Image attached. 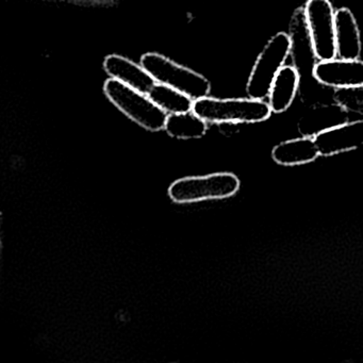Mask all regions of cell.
<instances>
[{
    "label": "cell",
    "mask_w": 363,
    "mask_h": 363,
    "mask_svg": "<svg viewBox=\"0 0 363 363\" xmlns=\"http://www.w3.org/2000/svg\"><path fill=\"white\" fill-rule=\"evenodd\" d=\"M192 111L212 124H254L269 118L272 112L269 103L263 99H214L207 96L194 101Z\"/></svg>",
    "instance_id": "1"
},
{
    "label": "cell",
    "mask_w": 363,
    "mask_h": 363,
    "mask_svg": "<svg viewBox=\"0 0 363 363\" xmlns=\"http://www.w3.org/2000/svg\"><path fill=\"white\" fill-rule=\"evenodd\" d=\"M106 96L125 116L150 131L164 129L167 114L146 93L110 78L104 86Z\"/></svg>",
    "instance_id": "2"
},
{
    "label": "cell",
    "mask_w": 363,
    "mask_h": 363,
    "mask_svg": "<svg viewBox=\"0 0 363 363\" xmlns=\"http://www.w3.org/2000/svg\"><path fill=\"white\" fill-rule=\"evenodd\" d=\"M141 65L155 82L176 89L193 101L209 96L211 84L207 78L162 55L148 52L142 57Z\"/></svg>",
    "instance_id": "3"
},
{
    "label": "cell",
    "mask_w": 363,
    "mask_h": 363,
    "mask_svg": "<svg viewBox=\"0 0 363 363\" xmlns=\"http://www.w3.org/2000/svg\"><path fill=\"white\" fill-rule=\"evenodd\" d=\"M290 54V35L279 33L271 38L259 55L250 72L246 84L248 97L263 101L269 97L274 79L286 65V60Z\"/></svg>",
    "instance_id": "4"
},
{
    "label": "cell",
    "mask_w": 363,
    "mask_h": 363,
    "mask_svg": "<svg viewBox=\"0 0 363 363\" xmlns=\"http://www.w3.org/2000/svg\"><path fill=\"white\" fill-rule=\"evenodd\" d=\"M240 180L230 173H218L205 177H190L177 180L169 189L175 203H186L207 199H224L239 191Z\"/></svg>",
    "instance_id": "5"
},
{
    "label": "cell",
    "mask_w": 363,
    "mask_h": 363,
    "mask_svg": "<svg viewBox=\"0 0 363 363\" xmlns=\"http://www.w3.org/2000/svg\"><path fill=\"white\" fill-rule=\"evenodd\" d=\"M306 21L318 61L337 58L335 11L329 0H308Z\"/></svg>",
    "instance_id": "6"
},
{
    "label": "cell",
    "mask_w": 363,
    "mask_h": 363,
    "mask_svg": "<svg viewBox=\"0 0 363 363\" xmlns=\"http://www.w3.org/2000/svg\"><path fill=\"white\" fill-rule=\"evenodd\" d=\"M312 75L328 88L345 89L363 84V61L333 58L318 61Z\"/></svg>",
    "instance_id": "7"
},
{
    "label": "cell",
    "mask_w": 363,
    "mask_h": 363,
    "mask_svg": "<svg viewBox=\"0 0 363 363\" xmlns=\"http://www.w3.org/2000/svg\"><path fill=\"white\" fill-rule=\"evenodd\" d=\"M320 156L330 157L363 146V121L345 122L314 137Z\"/></svg>",
    "instance_id": "8"
},
{
    "label": "cell",
    "mask_w": 363,
    "mask_h": 363,
    "mask_svg": "<svg viewBox=\"0 0 363 363\" xmlns=\"http://www.w3.org/2000/svg\"><path fill=\"white\" fill-rule=\"evenodd\" d=\"M291 54L293 63L299 74L311 73L318 62L314 52L311 35L308 29L305 11L298 9L292 16L290 24Z\"/></svg>",
    "instance_id": "9"
},
{
    "label": "cell",
    "mask_w": 363,
    "mask_h": 363,
    "mask_svg": "<svg viewBox=\"0 0 363 363\" xmlns=\"http://www.w3.org/2000/svg\"><path fill=\"white\" fill-rule=\"evenodd\" d=\"M347 113L335 101L331 104H316L299 120V133L303 137L314 138L328 129L347 122Z\"/></svg>",
    "instance_id": "10"
},
{
    "label": "cell",
    "mask_w": 363,
    "mask_h": 363,
    "mask_svg": "<svg viewBox=\"0 0 363 363\" xmlns=\"http://www.w3.org/2000/svg\"><path fill=\"white\" fill-rule=\"evenodd\" d=\"M104 67L110 78L118 80L122 84L146 94L156 84L154 78L144 69L143 65H137L130 59L125 58L120 55L108 56L104 61Z\"/></svg>",
    "instance_id": "11"
},
{
    "label": "cell",
    "mask_w": 363,
    "mask_h": 363,
    "mask_svg": "<svg viewBox=\"0 0 363 363\" xmlns=\"http://www.w3.org/2000/svg\"><path fill=\"white\" fill-rule=\"evenodd\" d=\"M335 46L337 58L360 59L362 52L360 30L354 14L347 8L335 11Z\"/></svg>",
    "instance_id": "12"
},
{
    "label": "cell",
    "mask_w": 363,
    "mask_h": 363,
    "mask_svg": "<svg viewBox=\"0 0 363 363\" xmlns=\"http://www.w3.org/2000/svg\"><path fill=\"white\" fill-rule=\"evenodd\" d=\"M301 80L296 67L284 65L280 69L269 93V105L273 113H282L291 107L301 86Z\"/></svg>",
    "instance_id": "13"
},
{
    "label": "cell",
    "mask_w": 363,
    "mask_h": 363,
    "mask_svg": "<svg viewBox=\"0 0 363 363\" xmlns=\"http://www.w3.org/2000/svg\"><path fill=\"white\" fill-rule=\"evenodd\" d=\"M320 156L314 138L301 137L288 140L276 145L272 152V158L276 163L284 167L308 164Z\"/></svg>",
    "instance_id": "14"
},
{
    "label": "cell",
    "mask_w": 363,
    "mask_h": 363,
    "mask_svg": "<svg viewBox=\"0 0 363 363\" xmlns=\"http://www.w3.org/2000/svg\"><path fill=\"white\" fill-rule=\"evenodd\" d=\"M147 95L167 116L192 111L194 105V101L188 95L158 82L152 86Z\"/></svg>",
    "instance_id": "15"
},
{
    "label": "cell",
    "mask_w": 363,
    "mask_h": 363,
    "mask_svg": "<svg viewBox=\"0 0 363 363\" xmlns=\"http://www.w3.org/2000/svg\"><path fill=\"white\" fill-rule=\"evenodd\" d=\"M206 121L193 111L167 116L164 129L177 139H199L207 133Z\"/></svg>",
    "instance_id": "16"
},
{
    "label": "cell",
    "mask_w": 363,
    "mask_h": 363,
    "mask_svg": "<svg viewBox=\"0 0 363 363\" xmlns=\"http://www.w3.org/2000/svg\"><path fill=\"white\" fill-rule=\"evenodd\" d=\"M333 101L345 111L363 116V84L352 88L337 89L333 93Z\"/></svg>",
    "instance_id": "17"
}]
</instances>
